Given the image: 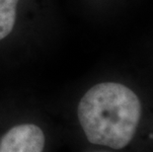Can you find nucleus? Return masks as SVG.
<instances>
[{
    "instance_id": "nucleus-1",
    "label": "nucleus",
    "mask_w": 153,
    "mask_h": 152,
    "mask_svg": "<svg viewBox=\"0 0 153 152\" xmlns=\"http://www.w3.org/2000/svg\"><path fill=\"white\" fill-rule=\"evenodd\" d=\"M77 115L91 143L120 149L134 136L141 104L128 87L104 82L93 86L81 98Z\"/></svg>"
},
{
    "instance_id": "nucleus-2",
    "label": "nucleus",
    "mask_w": 153,
    "mask_h": 152,
    "mask_svg": "<svg viewBox=\"0 0 153 152\" xmlns=\"http://www.w3.org/2000/svg\"><path fill=\"white\" fill-rule=\"evenodd\" d=\"M45 138L43 130L33 124L13 127L0 140V152H43Z\"/></svg>"
},
{
    "instance_id": "nucleus-3",
    "label": "nucleus",
    "mask_w": 153,
    "mask_h": 152,
    "mask_svg": "<svg viewBox=\"0 0 153 152\" xmlns=\"http://www.w3.org/2000/svg\"><path fill=\"white\" fill-rule=\"evenodd\" d=\"M20 0H0V41L12 33Z\"/></svg>"
}]
</instances>
